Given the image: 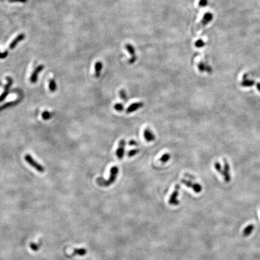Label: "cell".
Wrapping results in <instances>:
<instances>
[{
	"instance_id": "obj_1",
	"label": "cell",
	"mask_w": 260,
	"mask_h": 260,
	"mask_svg": "<svg viewBox=\"0 0 260 260\" xmlns=\"http://www.w3.org/2000/svg\"><path fill=\"white\" fill-rule=\"evenodd\" d=\"M119 173V169L117 166H113L110 171V176L107 180H105L103 178L99 177L97 179V183L101 187H109L116 180Z\"/></svg>"
},
{
	"instance_id": "obj_2",
	"label": "cell",
	"mask_w": 260,
	"mask_h": 260,
	"mask_svg": "<svg viewBox=\"0 0 260 260\" xmlns=\"http://www.w3.org/2000/svg\"><path fill=\"white\" fill-rule=\"evenodd\" d=\"M25 160L33 168L39 172H44L45 171V168L42 166L37 163L30 154H26L25 155Z\"/></svg>"
},
{
	"instance_id": "obj_3",
	"label": "cell",
	"mask_w": 260,
	"mask_h": 260,
	"mask_svg": "<svg viewBox=\"0 0 260 260\" xmlns=\"http://www.w3.org/2000/svg\"><path fill=\"white\" fill-rule=\"evenodd\" d=\"M181 181V183L184 184L187 187H189V188L193 189L196 193H199L202 191V186L198 183H195L192 180L186 179H182Z\"/></svg>"
},
{
	"instance_id": "obj_4",
	"label": "cell",
	"mask_w": 260,
	"mask_h": 260,
	"mask_svg": "<svg viewBox=\"0 0 260 260\" xmlns=\"http://www.w3.org/2000/svg\"><path fill=\"white\" fill-rule=\"evenodd\" d=\"M180 189V185L176 184L175 186V189L172 194L170 196L169 200V204L171 205H177L179 204V201L178 200V196L179 195V192Z\"/></svg>"
},
{
	"instance_id": "obj_5",
	"label": "cell",
	"mask_w": 260,
	"mask_h": 260,
	"mask_svg": "<svg viewBox=\"0 0 260 260\" xmlns=\"http://www.w3.org/2000/svg\"><path fill=\"white\" fill-rule=\"evenodd\" d=\"M6 80H7V83L4 87V89L3 92L2 93V94L0 95V102H3L6 98V97H7V95L9 93L10 87L12 86V85L13 84V80L11 77H7L6 78Z\"/></svg>"
},
{
	"instance_id": "obj_6",
	"label": "cell",
	"mask_w": 260,
	"mask_h": 260,
	"mask_svg": "<svg viewBox=\"0 0 260 260\" xmlns=\"http://www.w3.org/2000/svg\"><path fill=\"white\" fill-rule=\"evenodd\" d=\"M125 145H126V142L124 139H122L119 141L118 148L116 151V155L119 160H122V158L123 157Z\"/></svg>"
},
{
	"instance_id": "obj_7",
	"label": "cell",
	"mask_w": 260,
	"mask_h": 260,
	"mask_svg": "<svg viewBox=\"0 0 260 260\" xmlns=\"http://www.w3.org/2000/svg\"><path fill=\"white\" fill-rule=\"evenodd\" d=\"M144 106V103L143 102H137L132 103V104L128 106V107L126 110V113L127 114L133 113L137 111V110L142 108Z\"/></svg>"
},
{
	"instance_id": "obj_8",
	"label": "cell",
	"mask_w": 260,
	"mask_h": 260,
	"mask_svg": "<svg viewBox=\"0 0 260 260\" xmlns=\"http://www.w3.org/2000/svg\"><path fill=\"white\" fill-rule=\"evenodd\" d=\"M224 161V170H223V175L224 180L226 182H229L231 181V176L230 174V166H229L228 161L226 159H223Z\"/></svg>"
},
{
	"instance_id": "obj_9",
	"label": "cell",
	"mask_w": 260,
	"mask_h": 260,
	"mask_svg": "<svg viewBox=\"0 0 260 260\" xmlns=\"http://www.w3.org/2000/svg\"><path fill=\"white\" fill-rule=\"evenodd\" d=\"M143 137L148 142H153L155 139V134L149 128H146L143 130Z\"/></svg>"
},
{
	"instance_id": "obj_10",
	"label": "cell",
	"mask_w": 260,
	"mask_h": 260,
	"mask_svg": "<svg viewBox=\"0 0 260 260\" xmlns=\"http://www.w3.org/2000/svg\"><path fill=\"white\" fill-rule=\"evenodd\" d=\"M44 69V66L42 65H40L38 66L33 71L32 75L30 77V81L32 83H36L37 78H38V75L40 73V72Z\"/></svg>"
},
{
	"instance_id": "obj_11",
	"label": "cell",
	"mask_w": 260,
	"mask_h": 260,
	"mask_svg": "<svg viewBox=\"0 0 260 260\" xmlns=\"http://www.w3.org/2000/svg\"><path fill=\"white\" fill-rule=\"evenodd\" d=\"M125 47H126L127 50L128 51L129 54H131V56H132L131 58L129 61V63H131V64H132V63H134V62L136 61V60L137 59L136 58V52H135V49H134V47L131 45H130V44L126 45Z\"/></svg>"
},
{
	"instance_id": "obj_12",
	"label": "cell",
	"mask_w": 260,
	"mask_h": 260,
	"mask_svg": "<svg viewBox=\"0 0 260 260\" xmlns=\"http://www.w3.org/2000/svg\"><path fill=\"white\" fill-rule=\"evenodd\" d=\"M25 34H24V33H21V34H20V35H19L12 42H11V44H10V45H9V48L10 49H13L16 47V45H18V44L19 43V42H21L23 40H24V39H25Z\"/></svg>"
},
{
	"instance_id": "obj_13",
	"label": "cell",
	"mask_w": 260,
	"mask_h": 260,
	"mask_svg": "<svg viewBox=\"0 0 260 260\" xmlns=\"http://www.w3.org/2000/svg\"><path fill=\"white\" fill-rule=\"evenodd\" d=\"M213 15L212 13H206L205 14V15L203 17L202 20L201 22V25L202 26H204L206 25V24H209L210 22H211V20H213Z\"/></svg>"
},
{
	"instance_id": "obj_14",
	"label": "cell",
	"mask_w": 260,
	"mask_h": 260,
	"mask_svg": "<svg viewBox=\"0 0 260 260\" xmlns=\"http://www.w3.org/2000/svg\"><path fill=\"white\" fill-rule=\"evenodd\" d=\"M254 228L255 227L253 224L248 225L246 227L244 228L243 231V235L244 237H248L249 235H250L252 233Z\"/></svg>"
},
{
	"instance_id": "obj_15",
	"label": "cell",
	"mask_w": 260,
	"mask_h": 260,
	"mask_svg": "<svg viewBox=\"0 0 260 260\" xmlns=\"http://www.w3.org/2000/svg\"><path fill=\"white\" fill-rule=\"evenodd\" d=\"M255 84V82L252 80H248L243 77V80L241 82L240 85L244 87H249L254 86Z\"/></svg>"
},
{
	"instance_id": "obj_16",
	"label": "cell",
	"mask_w": 260,
	"mask_h": 260,
	"mask_svg": "<svg viewBox=\"0 0 260 260\" xmlns=\"http://www.w3.org/2000/svg\"><path fill=\"white\" fill-rule=\"evenodd\" d=\"M19 102V99H17L16 101H10V102H7V103L4 104L0 106V111L3 110L4 109H7L8 107H13L14 106H16V105L18 104Z\"/></svg>"
},
{
	"instance_id": "obj_17",
	"label": "cell",
	"mask_w": 260,
	"mask_h": 260,
	"mask_svg": "<svg viewBox=\"0 0 260 260\" xmlns=\"http://www.w3.org/2000/svg\"><path fill=\"white\" fill-rule=\"evenodd\" d=\"M102 69V63L101 61H97L95 65V74L96 77H99L101 75V72Z\"/></svg>"
},
{
	"instance_id": "obj_18",
	"label": "cell",
	"mask_w": 260,
	"mask_h": 260,
	"mask_svg": "<svg viewBox=\"0 0 260 260\" xmlns=\"http://www.w3.org/2000/svg\"><path fill=\"white\" fill-rule=\"evenodd\" d=\"M87 251L84 248H80V249H75L74 251V253L72 254V256L75 255H79V256H84L86 254Z\"/></svg>"
},
{
	"instance_id": "obj_19",
	"label": "cell",
	"mask_w": 260,
	"mask_h": 260,
	"mask_svg": "<svg viewBox=\"0 0 260 260\" xmlns=\"http://www.w3.org/2000/svg\"><path fill=\"white\" fill-rule=\"evenodd\" d=\"M171 159V154L169 153H165L163 155H162L161 157L159 159V161L161 163H166L169 161Z\"/></svg>"
},
{
	"instance_id": "obj_20",
	"label": "cell",
	"mask_w": 260,
	"mask_h": 260,
	"mask_svg": "<svg viewBox=\"0 0 260 260\" xmlns=\"http://www.w3.org/2000/svg\"><path fill=\"white\" fill-rule=\"evenodd\" d=\"M119 95L120 98L125 102H127L128 101V97H127V93H126V91L124 89H121V90H119Z\"/></svg>"
},
{
	"instance_id": "obj_21",
	"label": "cell",
	"mask_w": 260,
	"mask_h": 260,
	"mask_svg": "<svg viewBox=\"0 0 260 260\" xmlns=\"http://www.w3.org/2000/svg\"><path fill=\"white\" fill-rule=\"evenodd\" d=\"M49 89L50 91L52 92H54L56 91V90L57 89V85H56V82L54 80L51 79L49 80Z\"/></svg>"
},
{
	"instance_id": "obj_22",
	"label": "cell",
	"mask_w": 260,
	"mask_h": 260,
	"mask_svg": "<svg viewBox=\"0 0 260 260\" xmlns=\"http://www.w3.org/2000/svg\"><path fill=\"white\" fill-rule=\"evenodd\" d=\"M214 168L220 174H221L222 176L223 175V170L222 169V166L219 162L216 161L214 163Z\"/></svg>"
},
{
	"instance_id": "obj_23",
	"label": "cell",
	"mask_w": 260,
	"mask_h": 260,
	"mask_svg": "<svg viewBox=\"0 0 260 260\" xmlns=\"http://www.w3.org/2000/svg\"><path fill=\"white\" fill-rule=\"evenodd\" d=\"M113 107H114V110H116L117 111H119V112L122 111L123 110V109H124L123 105L122 104V103H117V104H116L114 105Z\"/></svg>"
},
{
	"instance_id": "obj_24",
	"label": "cell",
	"mask_w": 260,
	"mask_h": 260,
	"mask_svg": "<svg viewBox=\"0 0 260 260\" xmlns=\"http://www.w3.org/2000/svg\"><path fill=\"white\" fill-rule=\"evenodd\" d=\"M139 149H133L131 151H129L127 153V155L128 157H132L133 156L136 155V154H137L139 152Z\"/></svg>"
},
{
	"instance_id": "obj_25",
	"label": "cell",
	"mask_w": 260,
	"mask_h": 260,
	"mask_svg": "<svg viewBox=\"0 0 260 260\" xmlns=\"http://www.w3.org/2000/svg\"><path fill=\"white\" fill-rule=\"evenodd\" d=\"M42 117L44 120H48L51 118V114L48 111H45L42 114Z\"/></svg>"
},
{
	"instance_id": "obj_26",
	"label": "cell",
	"mask_w": 260,
	"mask_h": 260,
	"mask_svg": "<svg viewBox=\"0 0 260 260\" xmlns=\"http://www.w3.org/2000/svg\"><path fill=\"white\" fill-rule=\"evenodd\" d=\"M8 54V52L7 50L4 51V52H0V58L1 59L6 58L7 57Z\"/></svg>"
},
{
	"instance_id": "obj_27",
	"label": "cell",
	"mask_w": 260,
	"mask_h": 260,
	"mask_svg": "<svg viewBox=\"0 0 260 260\" xmlns=\"http://www.w3.org/2000/svg\"><path fill=\"white\" fill-rule=\"evenodd\" d=\"M195 45H196L197 47L201 48V47H204V46L205 45V44H204V41H203V40H197V41L196 42V44H195Z\"/></svg>"
},
{
	"instance_id": "obj_28",
	"label": "cell",
	"mask_w": 260,
	"mask_h": 260,
	"mask_svg": "<svg viewBox=\"0 0 260 260\" xmlns=\"http://www.w3.org/2000/svg\"><path fill=\"white\" fill-rule=\"evenodd\" d=\"M208 3H209L208 0H200L199 2V6L204 7L208 5Z\"/></svg>"
},
{
	"instance_id": "obj_29",
	"label": "cell",
	"mask_w": 260,
	"mask_h": 260,
	"mask_svg": "<svg viewBox=\"0 0 260 260\" xmlns=\"http://www.w3.org/2000/svg\"><path fill=\"white\" fill-rule=\"evenodd\" d=\"M30 247L31 249L33 250L34 251H37L38 250V249L39 248V246H37V244H36L35 243H32L30 244Z\"/></svg>"
},
{
	"instance_id": "obj_30",
	"label": "cell",
	"mask_w": 260,
	"mask_h": 260,
	"mask_svg": "<svg viewBox=\"0 0 260 260\" xmlns=\"http://www.w3.org/2000/svg\"><path fill=\"white\" fill-rule=\"evenodd\" d=\"M128 144H129V146H137L138 143L136 140L132 139L129 141Z\"/></svg>"
},
{
	"instance_id": "obj_31",
	"label": "cell",
	"mask_w": 260,
	"mask_h": 260,
	"mask_svg": "<svg viewBox=\"0 0 260 260\" xmlns=\"http://www.w3.org/2000/svg\"><path fill=\"white\" fill-rule=\"evenodd\" d=\"M27 0H8V2L10 3H16V2H19V3H26Z\"/></svg>"
},
{
	"instance_id": "obj_32",
	"label": "cell",
	"mask_w": 260,
	"mask_h": 260,
	"mask_svg": "<svg viewBox=\"0 0 260 260\" xmlns=\"http://www.w3.org/2000/svg\"><path fill=\"white\" fill-rule=\"evenodd\" d=\"M185 176H186V177H188V178H190V180H195V178L194 177L193 175H190L189 173L185 174Z\"/></svg>"
},
{
	"instance_id": "obj_33",
	"label": "cell",
	"mask_w": 260,
	"mask_h": 260,
	"mask_svg": "<svg viewBox=\"0 0 260 260\" xmlns=\"http://www.w3.org/2000/svg\"><path fill=\"white\" fill-rule=\"evenodd\" d=\"M256 88H257L258 90L260 92V82H258V83H256Z\"/></svg>"
},
{
	"instance_id": "obj_34",
	"label": "cell",
	"mask_w": 260,
	"mask_h": 260,
	"mask_svg": "<svg viewBox=\"0 0 260 260\" xmlns=\"http://www.w3.org/2000/svg\"><path fill=\"white\" fill-rule=\"evenodd\" d=\"M1 1H4V0H1Z\"/></svg>"
}]
</instances>
